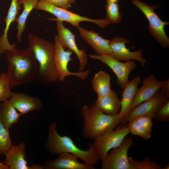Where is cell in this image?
Segmentation results:
<instances>
[{
  "mask_svg": "<svg viewBox=\"0 0 169 169\" xmlns=\"http://www.w3.org/2000/svg\"><path fill=\"white\" fill-rule=\"evenodd\" d=\"M4 54L8 65L7 75L11 89L36 80L39 65L29 47L24 50L15 47L13 50H6Z\"/></svg>",
  "mask_w": 169,
  "mask_h": 169,
  "instance_id": "6da1fadb",
  "label": "cell"
},
{
  "mask_svg": "<svg viewBox=\"0 0 169 169\" xmlns=\"http://www.w3.org/2000/svg\"><path fill=\"white\" fill-rule=\"evenodd\" d=\"M29 47L32 50L39 65V71L36 80L43 85L56 81L59 73L55 61L54 44L45 40L33 33L28 35Z\"/></svg>",
  "mask_w": 169,
  "mask_h": 169,
  "instance_id": "7a4b0ae2",
  "label": "cell"
},
{
  "mask_svg": "<svg viewBox=\"0 0 169 169\" xmlns=\"http://www.w3.org/2000/svg\"><path fill=\"white\" fill-rule=\"evenodd\" d=\"M81 113L83 119L82 135L86 139H94L113 130L122 122L119 113L114 115L105 114L99 109L95 103L90 106L84 105L81 108Z\"/></svg>",
  "mask_w": 169,
  "mask_h": 169,
  "instance_id": "3957f363",
  "label": "cell"
},
{
  "mask_svg": "<svg viewBox=\"0 0 169 169\" xmlns=\"http://www.w3.org/2000/svg\"><path fill=\"white\" fill-rule=\"evenodd\" d=\"M46 146L52 154L59 155L64 152L72 153L89 165L93 166L99 160L91 143H89V150H84L80 149L70 137L65 135L61 136L59 134L55 122L52 123L49 126Z\"/></svg>",
  "mask_w": 169,
  "mask_h": 169,
  "instance_id": "277c9868",
  "label": "cell"
},
{
  "mask_svg": "<svg viewBox=\"0 0 169 169\" xmlns=\"http://www.w3.org/2000/svg\"><path fill=\"white\" fill-rule=\"evenodd\" d=\"M131 3L143 13L149 23L148 27L150 34L163 48L169 47V39L164 30L168 22L162 21L155 12V9L159 5L150 6L139 0H131Z\"/></svg>",
  "mask_w": 169,
  "mask_h": 169,
  "instance_id": "5b68a950",
  "label": "cell"
},
{
  "mask_svg": "<svg viewBox=\"0 0 169 169\" xmlns=\"http://www.w3.org/2000/svg\"><path fill=\"white\" fill-rule=\"evenodd\" d=\"M35 9L44 11L55 16V21L66 22L73 26L78 28L82 22H88L95 23L101 28H104L108 25L105 19H93L80 16L77 14L55 6L46 0H39Z\"/></svg>",
  "mask_w": 169,
  "mask_h": 169,
  "instance_id": "8992f818",
  "label": "cell"
},
{
  "mask_svg": "<svg viewBox=\"0 0 169 169\" xmlns=\"http://www.w3.org/2000/svg\"><path fill=\"white\" fill-rule=\"evenodd\" d=\"M129 133L127 126H122L94 138L91 144L98 159H104L109 151L119 146Z\"/></svg>",
  "mask_w": 169,
  "mask_h": 169,
  "instance_id": "52a82bcc",
  "label": "cell"
},
{
  "mask_svg": "<svg viewBox=\"0 0 169 169\" xmlns=\"http://www.w3.org/2000/svg\"><path fill=\"white\" fill-rule=\"evenodd\" d=\"M169 98V80H166L165 85L151 98L139 104L131 110L124 120L122 126L130 120L142 116H148L154 118L156 111Z\"/></svg>",
  "mask_w": 169,
  "mask_h": 169,
  "instance_id": "ba28073f",
  "label": "cell"
},
{
  "mask_svg": "<svg viewBox=\"0 0 169 169\" xmlns=\"http://www.w3.org/2000/svg\"><path fill=\"white\" fill-rule=\"evenodd\" d=\"M54 44L55 47V61L59 73L58 80L60 81H63L65 78L69 76H76L82 80L87 78L90 73L89 70L74 72H71L69 69V63L73 59L71 57L73 52L68 49L65 50L60 42L57 35L55 36Z\"/></svg>",
  "mask_w": 169,
  "mask_h": 169,
  "instance_id": "9c48e42d",
  "label": "cell"
},
{
  "mask_svg": "<svg viewBox=\"0 0 169 169\" xmlns=\"http://www.w3.org/2000/svg\"><path fill=\"white\" fill-rule=\"evenodd\" d=\"M133 139L125 137L120 145L112 149L102 161V169H131L128 152L133 145Z\"/></svg>",
  "mask_w": 169,
  "mask_h": 169,
  "instance_id": "30bf717a",
  "label": "cell"
},
{
  "mask_svg": "<svg viewBox=\"0 0 169 169\" xmlns=\"http://www.w3.org/2000/svg\"><path fill=\"white\" fill-rule=\"evenodd\" d=\"M89 56L90 58L98 60L107 65L116 75L117 83L122 89L129 82V74L136 66L134 61L121 62L109 54H90Z\"/></svg>",
  "mask_w": 169,
  "mask_h": 169,
  "instance_id": "8fae6325",
  "label": "cell"
},
{
  "mask_svg": "<svg viewBox=\"0 0 169 169\" xmlns=\"http://www.w3.org/2000/svg\"><path fill=\"white\" fill-rule=\"evenodd\" d=\"M56 21L57 35L60 42L64 49H69L75 53L79 61V71L84 70L88 60L85 52L84 49H79L76 43L75 35L65 27L63 22Z\"/></svg>",
  "mask_w": 169,
  "mask_h": 169,
  "instance_id": "7c38bea8",
  "label": "cell"
},
{
  "mask_svg": "<svg viewBox=\"0 0 169 169\" xmlns=\"http://www.w3.org/2000/svg\"><path fill=\"white\" fill-rule=\"evenodd\" d=\"M130 42L122 37H116L110 41L111 50L110 55L114 59L125 62L135 60L139 62L141 66H145L146 60L142 54V50L131 52L126 48V43Z\"/></svg>",
  "mask_w": 169,
  "mask_h": 169,
  "instance_id": "4fadbf2b",
  "label": "cell"
},
{
  "mask_svg": "<svg viewBox=\"0 0 169 169\" xmlns=\"http://www.w3.org/2000/svg\"><path fill=\"white\" fill-rule=\"evenodd\" d=\"M166 80L159 81L153 74L145 77L131 102L130 110L151 98L165 84Z\"/></svg>",
  "mask_w": 169,
  "mask_h": 169,
  "instance_id": "5bb4252c",
  "label": "cell"
},
{
  "mask_svg": "<svg viewBox=\"0 0 169 169\" xmlns=\"http://www.w3.org/2000/svg\"><path fill=\"white\" fill-rule=\"evenodd\" d=\"M25 144L21 142L15 146L12 145L5 153V159L3 162L8 169H42V166L27 164L25 152Z\"/></svg>",
  "mask_w": 169,
  "mask_h": 169,
  "instance_id": "9a60e30c",
  "label": "cell"
},
{
  "mask_svg": "<svg viewBox=\"0 0 169 169\" xmlns=\"http://www.w3.org/2000/svg\"><path fill=\"white\" fill-rule=\"evenodd\" d=\"M8 99L21 115L31 111H38L42 107V103L39 99L22 93L12 92Z\"/></svg>",
  "mask_w": 169,
  "mask_h": 169,
  "instance_id": "2e32d148",
  "label": "cell"
},
{
  "mask_svg": "<svg viewBox=\"0 0 169 169\" xmlns=\"http://www.w3.org/2000/svg\"><path fill=\"white\" fill-rule=\"evenodd\" d=\"M57 159L45 163L42 167L46 169H94L93 166L82 163L75 155L64 152L59 155Z\"/></svg>",
  "mask_w": 169,
  "mask_h": 169,
  "instance_id": "e0dca14e",
  "label": "cell"
},
{
  "mask_svg": "<svg viewBox=\"0 0 169 169\" xmlns=\"http://www.w3.org/2000/svg\"><path fill=\"white\" fill-rule=\"evenodd\" d=\"M80 35L97 54H109L111 53L110 40L99 35L92 30H88L80 26L77 28Z\"/></svg>",
  "mask_w": 169,
  "mask_h": 169,
  "instance_id": "ac0fdd59",
  "label": "cell"
},
{
  "mask_svg": "<svg viewBox=\"0 0 169 169\" xmlns=\"http://www.w3.org/2000/svg\"><path fill=\"white\" fill-rule=\"evenodd\" d=\"M20 4L18 0H12L9 8L6 18H5L6 26L3 33L0 36V55H2L6 50H13L16 47L15 44H11L8 38V33L10 25L14 23L17 18L19 10L21 9Z\"/></svg>",
  "mask_w": 169,
  "mask_h": 169,
  "instance_id": "d6986e66",
  "label": "cell"
},
{
  "mask_svg": "<svg viewBox=\"0 0 169 169\" xmlns=\"http://www.w3.org/2000/svg\"><path fill=\"white\" fill-rule=\"evenodd\" d=\"M141 81V78L136 76L129 81L123 88L120 100L121 109L119 113L122 122L130 111L131 102L138 89V86Z\"/></svg>",
  "mask_w": 169,
  "mask_h": 169,
  "instance_id": "ffe728a7",
  "label": "cell"
},
{
  "mask_svg": "<svg viewBox=\"0 0 169 169\" xmlns=\"http://www.w3.org/2000/svg\"><path fill=\"white\" fill-rule=\"evenodd\" d=\"M153 118L142 116L134 118L129 121L127 127L129 133L140 136L145 140L151 137Z\"/></svg>",
  "mask_w": 169,
  "mask_h": 169,
  "instance_id": "44dd1931",
  "label": "cell"
},
{
  "mask_svg": "<svg viewBox=\"0 0 169 169\" xmlns=\"http://www.w3.org/2000/svg\"><path fill=\"white\" fill-rule=\"evenodd\" d=\"M95 104L101 111L110 115L118 114L121 109L120 100L112 90L106 95L98 96Z\"/></svg>",
  "mask_w": 169,
  "mask_h": 169,
  "instance_id": "7402d4cb",
  "label": "cell"
},
{
  "mask_svg": "<svg viewBox=\"0 0 169 169\" xmlns=\"http://www.w3.org/2000/svg\"><path fill=\"white\" fill-rule=\"evenodd\" d=\"M21 115L17 112L8 99L0 103V121L7 130L18 122Z\"/></svg>",
  "mask_w": 169,
  "mask_h": 169,
  "instance_id": "603a6c76",
  "label": "cell"
},
{
  "mask_svg": "<svg viewBox=\"0 0 169 169\" xmlns=\"http://www.w3.org/2000/svg\"><path fill=\"white\" fill-rule=\"evenodd\" d=\"M39 0H18L19 3L23 5V10L21 13L16 18L15 21L18 23L16 27L18 31L16 38L19 42L22 40V35L26 28V22L30 12L35 8Z\"/></svg>",
  "mask_w": 169,
  "mask_h": 169,
  "instance_id": "cb8c5ba5",
  "label": "cell"
},
{
  "mask_svg": "<svg viewBox=\"0 0 169 169\" xmlns=\"http://www.w3.org/2000/svg\"><path fill=\"white\" fill-rule=\"evenodd\" d=\"M92 88L98 96L109 94L112 90L110 87V76L103 71L96 73L92 81Z\"/></svg>",
  "mask_w": 169,
  "mask_h": 169,
  "instance_id": "d4e9b609",
  "label": "cell"
},
{
  "mask_svg": "<svg viewBox=\"0 0 169 169\" xmlns=\"http://www.w3.org/2000/svg\"><path fill=\"white\" fill-rule=\"evenodd\" d=\"M105 6L106 19L110 24L118 23L121 22L122 16L120 12V6L118 3L107 2Z\"/></svg>",
  "mask_w": 169,
  "mask_h": 169,
  "instance_id": "484cf974",
  "label": "cell"
},
{
  "mask_svg": "<svg viewBox=\"0 0 169 169\" xmlns=\"http://www.w3.org/2000/svg\"><path fill=\"white\" fill-rule=\"evenodd\" d=\"M131 169H163V167L154 161H151L149 157L142 161L135 160L129 157Z\"/></svg>",
  "mask_w": 169,
  "mask_h": 169,
  "instance_id": "4316f807",
  "label": "cell"
},
{
  "mask_svg": "<svg viewBox=\"0 0 169 169\" xmlns=\"http://www.w3.org/2000/svg\"><path fill=\"white\" fill-rule=\"evenodd\" d=\"M7 74H0V103L9 99L12 93Z\"/></svg>",
  "mask_w": 169,
  "mask_h": 169,
  "instance_id": "83f0119b",
  "label": "cell"
},
{
  "mask_svg": "<svg viewBox=\"0 0 169 169\" xmlns=\"http://www.w3.org/2000/svg\"><path fill=\"white\" fill-rule=\"evenodd\" d=\"M12 145L8 130L5 128L0 121V154H4Z\"/></svg>",
  "mask_w": 169,
  "mask_h": 169,
  "instance_id": "f1b7e54d",
  "label": "cell"
},
{
  "mask_svg": "<svg viewBox=\"0 0 169 169\" xmlns=\"http://www.w3.org/2000/svg\"><path fill=\"white\" fill-rule=\"evenodd\" d=\"M154 118L157 120L166 122L169 120V100H167L155 113Z\"/></svg>",
  "mask_w": 169,
  "mask_h": 169,
  "instance_id": "f546056e",
  "label": "cell"
},
{
  "mask_svg": "<svg viewBox=\"0 0 169 169\" xmlns=\"http://www.w3.org/2000/svg\"><path fill=\"white\" fill-rule=\"evenodd\" d=\"M50 3L58 7L68 10L72 7L71 4L69 0H46Z\"/></svg>",
  "mask_w": 169,
  "mask_h": 169,
  "instance_id": "4dcf8cb0",
  "label": "cell"
},
{
  "mask_svg": "<svg viewBox=\"0 0 169 169\" xmlns=\"http://www.w3.org/2000/svg\"><path fill=\"white\" fill-rule=\"evenodd\" d=\"M0 169H8L7 166L0 161Z\"/></svg>",
  "mask_w": 169,
  "mask_h": 169,
  "instance_id": "1f68e13d",
  "label": "cell"
},
{
  "mask_svg": "<svg viewBox=\"0 0 169 169\" xmlns=\"http://www.w3.org/2000/svg\"><path fill=\"white\" fill-rule=\"evenodd\" d=\"M118 0H106V3L107 2H113L118 3Z\"/></svg>",
  "mask_w": 169,
  "mask_h": 169,
  "instance_id": "d6a6232c",
  "label": "cell"
},
{
  "mask_svg": "<svg viewBox=\"0 0 169 169\" xmlns=\"http://www.w3.org/2000/svg\"><path fill=\"white\" fill-rule=\"evenodd\" d=\"M71 4H74L75 3V0H69Z\"/></svg>",
  "mask_w": 169,
  "mask_h": 169,
  "instance_id": "836d02e7",
  "label": "cell"
},
{
  "mask_svg": "<svg viewBox=\"0 0 169 169\" xmlns=\"http://www.w3.org/2000/svg\"><path fill=\"white\" fill-rule=\"evenodd\" d=\"M169 164H167L163 167V169H169Z\"/></svg>",
  "mask_w": 169,
  "mask_h": 169,
  "instance_id": "e575fe53",
  "label": "cell"
},
{
  "mask_svg": "<svg viewBox=\"0 0 169 169\" xmlns=\"http://www.w3.org/2000/svg\"></svg>",
  "mask_w": 169,
  "mask_h": 169,
  "instance_id": "d590c367",
  "label": "cell"
}]
</instances>
